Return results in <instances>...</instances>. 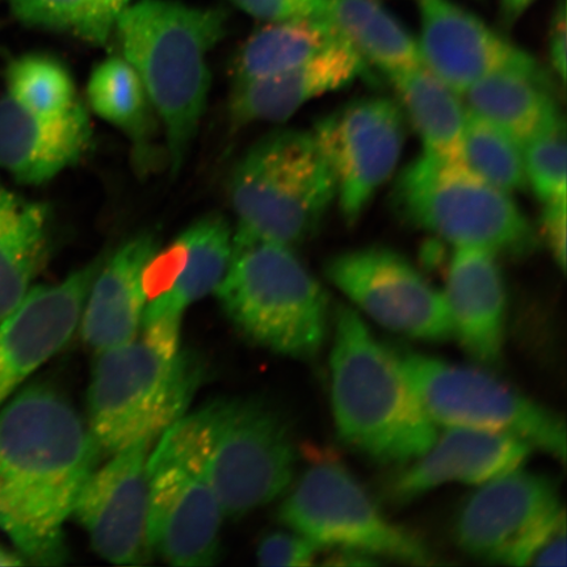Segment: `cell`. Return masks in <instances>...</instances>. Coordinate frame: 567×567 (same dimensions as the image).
Segmentation results:
<instances>
[{"mask_svg": "<svg viewBox=\"0 0 567 567\" xmlns=\"http://www.w3.org/2000/svg\"><path fill=\"white\" fill-rule=\"evenodd\" d=\"M559 507L555 481L516 467L486 481L465 501L453 536L467 555L505 564L515 545Z\"/></svg>", "mask_w": 567, "mask_h": 567, "instance_id": "17", "label": "cell"}, {"mask_svg": "<svg viewBox=\"0 0 567 567\" xmlns=\"http://www.w3.org/2000/svg\"><path fill=\"white\" fill-rule=\"evenodd\" d=\"M202 381L188 353L167 354L144 338L101 352L89 389V429L103 456L155 442L186 415Z\"/></svg>", "mask_w": 567, "mask_h": 567, "instance_id": "6", "label": "cell"}, {"mask_svg": "<svg viewBox=\"0 0 567 567\" xmlns=\"http://www.w3.org/2000/svg\"><path fill=\"white\" fill-rule=\"evenodd\" d=\"M342 41V35L326 18L268 23L240 49L234 65V83L299 68Z\"/></svg>", "mask_w": 567, "mask_h": 567, "instance_id": "28", "label": "cell"}, {"mask_svg": "<svg viewBox=\"0 0 567 567\" xmlns=\"http://www.w3.org/2000/svg\"><path fill=\"white\" fill-rule=\"evenodd\" d=\"M237 236L295 247L321 228L337 198L311 132L279 130L248 148L230 177Z\"/></svg>", "mask_w": 567, "mask_h": 567, "instance_id": "5", "label": "cell"}, {"mask_svg": "<svg viewBox=\"0 0 567 567\" xmlns=\"http://www.w3.org/2000/svg\"><path fill=\"white\" fill-rule=\"evenodd\" d=\"M392 205L403 221L455 247H482L513 258L536 250L535 230L513 195L464 162L422 153L396 177Z\"/></svg>", "mask_w": 567, "mask_h": 567, "instance_id": "7", "label": "cell"}, {"mask_svg": "<svg viewBox=\"0 0 567 567\" xmlns=\"http://www.w3.org/2000/svg\"><path fill=\"white\" fill-rule=\"evenodd\" d=\"M566 198L544 203L542 229L556 264L566 269Z\"/></svg>", "mask_w": 567, "mask_h": 567, "instance_id": "38", "label": "cell"}, {"mask_svg": "<svg viewBox=\"0 0 567 567\" xmlns=\"http://www.w3.org/2000/svg\"><path fill=\"white\" fill-rule=\"evenodd\" d=\"M329 566H374L379 559L350 550H332V555L324 561Z\"/></svg>", "mask_w": 567, "mask_h": 567, "instance_id": "41", "label": "cell"}, {"mask_svg": "<svg viewBox=\"0 0 567 567\" xmlns=\"http://www.w3.org/2000/svg\"><path fill=\"white\" fill-rule=\"evenodd\" d=\"M463 96L466 110L498 126L520 145L561 115L545 73L498 71L474 83Z\"/></svg>", "mask_w": 567, "mask_h": 567, "instance_id": "23", "label": "cell"}, {"mask_svg": "<svg viewBox=\"0 0 567 567\" xmlns=\"http://www.w3.org/2000/svg\"><path fill=\"white\" fill-rule=\"evenodd\" d=\"M566 34H567V7L566 0H559L549 25V59L553 71L557 75L561 86L566 83Z\"/></svg>", "mask_w": 567, "mask_h": 567, "instance_id": "39", "label": "cell"}, {"mask_svg": "<svg viewBox=\"0 0 567 567\" xmlns=\"http://www.w3.org/2000/svg\"><path fill=\"white\" fill-rule=\"evenodd\" d=\"M528 187L543 204L566 198V126L559 115L522 145Z\"/></svg>", "mask_w": 567, "mask_h": 567, "instance_id": "32", "label": "cell"}, {"mask_svg": "<svg viewBox=\"0 0 567 567\" xmlns=\"http://www.w3.org/2000/svg\"><path fill=\"white\" fill-rule=\"evenodd\" d=\"M512 566H565L566 515L559 507L517 543L505 559Z\"/></svg>", "mask_w": 567, "mask_h": 567, "instance_id": "34", "label": "cell"}, {"mask_svg": "<svg viewBox=\"0 0 567 567\" xmlns=\"http://www.w3.org/2000/svg\"><path fill=\"white\" fill-rule=\"evenodd\" d=\"M251 342L282 357L311 360L329 328V297L293 247L233 234L231 259L215 292Z\"/></svg>", "mask_w": 567, "mask_h": 567, "instance_id": "4", "label": "cell"}, {"mask_svg": "<svg viewBox=\"0 0 567 567\" xmlns=\"http://www.w3.org/2000/svg\"><path fill=\"white\" fill-rule=\"evenodd\" d=\"M464 163L508 195L528 187L519 142L470 110L464 127Z\"/></svg>", "mask_w": 567, "mask_h": 567, "instance_id": "30", "label": "cell"}, {"mask_svg": "<svg viewBox=\"0 0 567 567\" xmlns=\"http://www.w3.org/2000/svg\"><path fill=\"white\" fill-rule=\"evenodd\" d=\"M453 337L478 363L502 360L507 308L506 284L498 255L487 248L455 247L444 293Z\"/></svg>", "mask_w": 567, "mask_h": 567, "instance_id": "20", "label": "cell"}, {"mask_svg": "<svg viewBox=\"0 0 567 567\" xmlns=\"http://www.w3.org/2000/svg\"><path fill=\"white\" fill-rule=\"evenodd\" d=\"M279 517L319 549L358 551L411 565L435 563L429 545L390 522L358 480L336 461L309 467L284 501Z\"/></svg>", "mask_w": 567, "mask_h": 567, "instance_id": "11", "label": "cell"}, {"mask_svg": "<svg viewBox=\"0 0 567 567\" xmlns=\"http://www.w3.org/2000/svg\"><path fill=\"white\" fill-rule=\"evenodd\" d=\"M423 66L463 95L487 75L505 70L545 73L534 56L494 32L451 0H416Z\"/></svg>", "mask_w": 567, "mask_h": 567, "instance_id": "16", "label": "cell"}, {"mask_svg": "<svg viewBox=\"0 0 567 567\" xmlns=\"http://www.w3.org/2000/svg\"><path fill=\"white\" fill-rule=\"evenodd\" d=\"M326 19L382 73L423 66L417 41L379 0H328Z\"/></svg>", "mask_w": 567, "mask_h": 567, "instance_id": "27", "label": "cell"}, {"mask_svg": "<svg viewBox=\"0 0 567 567\" xmlns=\"http://www.w3.org/2000/svg\"><path fill=\"white\" fill-rule=\"evenodd\" d=\"M91 140L89 112L80 102L62 115L44 116L9 95L0 99V168L20 183L51 182L83 158Z\"/></svg>", "mask_w": 567, "mask_h": 567, "instance_id": "19", "label": "cell"}, {"mask_svg": "<svg viewBox=\"0 0 567 567\" xmlns=\"http://www.w3.org/2000/svg\"><path fill=\"white\" fill-rule=\"evenodd\" d=\"M7 95L28 111L62 115L78 103L70 71L54 56L31 53L13 60L6 71Z\"/></svg>", "mask_w": 567, "mask_h": 567, "instance_id": "31", "label": "cell"}, {"mask_svg": "<svg viewBox=\"0 0 567 567\" xmlns=\"http://www.w3.org/2000/svg\"><path fill=\"white\" fill-rule=\"evenodd\" d=\"M311 134L334 177L344 221L357 224L399 166L405 113L392 99H358L319 118Z\"/></svg>", "mask_w": 567, "mask_h": 567, "instance_id": "12", "label": "cell"}, {"mask_svg": "<svg viewBox=\"0 0 567 567\" xmlns=\"http://www.w3.org/2000/svg\"><path fill=\"white\" fill-rule=\"evenodd\" d=\"M184 234L189 244L186 269L168 293L146 305L141 326L153 322L181 326L189 305L216 292L228 271L233 234L225 218L217 215L204 217Z\"/></svg>", "mask_w": 567, "mask_h": 567, "instance_id": "26", "label": "cell"}, {"mask_svg": "<svg viewBox=\"0 0 567 567\" xmlns=\"http://www.w3.org/2000/svg\"><path fill=\"white\" fill-rule=\"evenodd\" d=\"M319 548L299 534L275 532L268 535L258 548L261 566L305 567L315 564Z\"/></svg>", "mask_w": 567, "mask_h": 567, "instance_id": "36", "label": "cell"}, {"mask_svg": "<svg viewBox=\"0 0 567 567\" xmlns=\"http://www.w3.org/2000/svg\"><path fill=\"white\" fill-rule=\"evenodd\" d=\"M25 559L18 550L3 547L0 545V566H20L24 565Z\"/></svg>", "mask_w": 567, "mask_h": 567, "instance_id": "43", "label": "cell"}, {"mask_svg": "<svg viewBox=\"0 0 567 567\" xmlns=\"http://www.w3.org/2000/svg\"><path fill=\"white\" fill-rule=\"evenodd\" d=\"M49 218L44 205L0 183V319L23 299L47 264Z\"/></svg>", "mask_w": 567, "mask_h": 567, "instance_id": "24", "label": "cell"}, {"mask_svg": "<svg viewBox=\"0 0 567 567\" xmlns=\"http://www.w3.org/2000/svg\"><path fill=\"white\" fill-rule=\"evenodd\" d=\"M386 349L435 423L520 437L565 463L566 425L555 411L478 368L449 363L400 346Z\"/></svg>", "mask_w": 567, "mask_h": 567, "instance_id": "9", "label": "cell"}, {"mask_svg": "<svg viewBox=\"0 0 567 567\" xmlns=\"http://www.w3.org/2000/svg\"><path fill=\"white\" fill-rule=\"evenodd\" d=\"M11 12L27 27L66 32L94 45H104L99 31L95 0H7Z\"/></svg>", "mask_w": 567, "mask_h": 567, "instance_id": "33", "label": "cell"}, {"mask_svg": "<svg viewBox=\"0 0 567 567\" xmlns=\"http://www.w3.org/2000/svg\"><path fill=\"white\" fill-rule=\"evenodd\" d=\"M324 275L382 328L424 342L453 337L444 295L392 248L370 246L338 254L326 261Z\"/></svg>", "mask_w": 567, "mask_h": 567, "instance_id": "13", "label": "cell"}, {"mask_svg": "<svg viewBox=\"0 0 567 567\" xmlns=\"http://www.w3.org/2000/svg\"><path fill=\"white\" fill-rule=\"evenodd\" d=\"M248 16L275 23L309 18H326L328 0H228Z\"/></svg>", "mask_w": 567, "mask_h": 567, "instance_id": "37", "label": "cell"}, {"mask_svg": "<svg viewBox=\"0 0 567 567\" xmlns=\"http://www.w3.org/2000/svg\"><path fill=\"white\" fill-rule=\"evenodd\" d=\"M148 542L174 566L216 564L224 513L205 470L194 414L183 415L148 455Z\"/></svg>", "mask_w": 567, "mask_h": 567, "instance_id": "10", "label": "cell"}, {"mask_svg": "<svg viewBox=\"0 0 567 567\" xmlns=\"http://www.w3.org/2000/svg\"><path fill=\"white\" fill-rule=\"evenodd\" d=\"M330 371L338 435L350 449L381 465H406L435 443V422L386 346L344 305L336 311Z\"/></svg>", "mask_w": 567, "mask_h": 567, "instance_id": "3", "label": "cell"}, {"mask_svg": "<svg viewBox=\"0 0 567 567\" xmlns=\"http://www.w3.org/2000/svg\"><path fill=\"white\" fill-rule=\"evenodd\" d=\"M194 417L224 516H245L288 491L297 452L276 411L255 400H218Z\"/></svg>", "mask_w": 567, "mask_h": 567, "instance_id": "8", "label": "cell"}, {"mask_svg": "<svg viewBox=\"0 0 567 567\" xmlns=\"http://www.w3.org/2000/svg\"><path fill=\"white\" fill-rule=\"evenodd\" d=\"M101 450L73 405L33 384L0 408V529L24 559L62 565L65 524Z\"/></svg>", "mask_w": 567, "mask_h": 567, "instance_id": "1", "label": "cell"}, {"mask_svg": "<svg viewBox=\"0 0 567 567\" xmlns=\"http://www.w3.org/2000/svg\"><path fill=\"white\" fill-rule=\"evenodd\" d=\"M532 449L520 437L452 425L427 452L386 482L382 496L390 506L402 507L449 482L485 484L520 467Z\"/></svg>", "mask_w": 567, "mask_h": 567, "instance_id": "18", "label": "cell"}, {"mask_svg": "<svg viewBox=\"0 0 567 567\" xmlns=\"http://www.w3.org/2000/svg\"><path fill=\"white\" fill-rule=\"evenodd\" d=\"M104 261L96 258L59 284L31 288L0 319V408L73 337Z\"/></svg>", "mask_w": 567, "mask_h": 567, "instance_id": "15", "label": "cell"}, {"mask_svg": "<svg viewBox=\"0 0 567 567\" xmlns=\"http://www.w3.org/2000/svg\"><path fill=\"white\" fill-rule=\"evenodd\" d=\"M367 74H370L367 63L343 40L299 68L234 83L233 123L244 126L286 122L313 99L350 86Z\"/></svg>", "mask_w": 567, "mask_h": 567, "instance_id": "21", "label": "cell"}, {"mask_svg": "<svg viewBox=\"0 0 567 567\" xmlns=\"http://www.w3.org/2000/svg\"><path fill=\"white\" fill-rule=\"evenodd\" d=\"M189 257V244L182 233L165 250L155 251L146 261L142 271V290L146 303L159 299L172 290L186 269Z\"/></svg>", "mask_w": 567, "mask_h": 567, "instance_id": "35", "label": "cell"}, {"mask_svg": "<svg viewBox=\"0 0 567 567\" xmlns=\"http://www.w3.org/2000/svg\"><path fill=\"white\" fill-rule=\"evenodd\" d=\"M228 31L221 9L140 0L120 13L123 59L136 70L166 132L169 169L179 174L210 90L208 54Z\"/></svg>", "mask_w": 567, "mask_h": 567, "instance_id": "2", "label": "cell"}, {"mask_svg": "<svg viewBox=\"0 0 567 567\" xmlns=\"http://www.w3.org/2000/svg\"><path fill=\"white\" fill-rule=\"evenodd\" d=\"M535 0H501V19L503 25L513 27L529 9Z\"/></svg>", "mask_w": 567, "mask_h": 567, "instance_id": "42", "label": "cell"}, {"mask_svg": "<svg viewBox=\"0 0 567 567\" xmlns=\"http://www.w3.org/2000/svg\"><path fill=\"white\" fill-rule=\"evenodd\" d=\"M91 110L130 137L140 157L153 137V105L144 83L123 56H110L92 71L87 84Z\"/></svg>", "mask_w": 567, "mask_h": 567, "instance_id": "29", "label": "cell"}, {"mask_svg": "<svg viewBox=\"0 0 567 567\" xmlns=\"http://www.w3.org/2000/svg\"><path fill=\"white\" fill-rule=\"evenodd\" d=\"M131 2L132 0H95L97 27L105 44L111 39L113 31H115V24L120 13H122Z\"/></svg>", "mask_w": 567, "mask_h": 567, "instance_id": "40", "label": "cell"}, {"mask_svg": "<svg viewBox=\"0 0 567 567\" xmlns=\"http://www.w3.org/2000/svg\"><path fill=\"white\" fill-rule=\"evenodd\" d=\"M159 248L151 233L140 234L105 259L90 289L81 318L84 342L99 353L136 339L146 308L142 271Z\"/></svg>", "mask_w": 567, "mask_h": 567, "instance_id": "22", "label": "cell"}, {"mask_svg": "<svg viewBox=\"0 0 567 567\" xmlns=\"http://www.w3.org/2000/svg\"><path fill=\"white\" fill-rule=\"evenodd\" d=\"M153 442H141L112 455L91 474L78 496L74 513L92 548L116 565H145L148 542L147 461Z\"/></svg>", "mask_w": 567, "mask_h": 567, "instance_id": "14", "label": "cell"}, {"mask_svg": "<svg viewBox=\"0 0 567 567\" xmlns=\"http://www.w3.org/2000/svg\"><path fill=\"white\" fill-rule=\"evenodd\" d=\"M400 105L422 140L423 153L464 162L466 109L460 95L424 66L385 74Z\"/></svg>", "mask_w": 567, "mask_h": 567, "instance_id": "25", "label": "cell"}]
</instances>
